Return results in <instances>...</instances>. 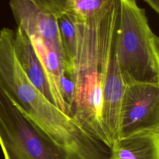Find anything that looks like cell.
<instances>
[{
	"mask_svg": "<svg viewBox=\"0 0 159 159\" xmlns=\"http://www.w3.org/2000/svg\"><path fill=\"white\" fill-rule=\"evenodd\" d=\"M119 9V0H111L89 19L83 20L72 13L76 48L67 74L75 89L71 117L109 148L112 145L102 123V90L115 45Z\"/></svg>",
	"mask_w": 159,
	"mask_h": 159,
	"instance_id": "obj_1",
	"label": "cell"
},
{
	"mask_svg": "<svg viewBox=\"0 0 159 159\" xmlns=\"http://www.w3.org/2000/svg\"><path fill=\"white\" fill-rule=\"evenodd\" d=\"M115 50L125 84H159V39L137 0H119Z\"/></svg>",
	"mask_w": 159,
	"mask_h": 159,
	"instance_id": "obj_2",
	"label": "cell"
},
{
	"mask_svg": "<svg viewBox=\"0 0 159 159\" xmlns=\"http://www.w3.org/2000/svg\"><path fill=\"white\" fill-rule=\"evenodd\" d=\"M0 147L4 159H70L18 109L1 86Z\"/></svg>",
	"mask_w": 159,
	"mask_h": 159,
	"instance_id": "obj_3",
	"label": "cell"
},
{
	"mask_svg": "<svg viewBox=\"0 0 159 159\" xmlns=\"http://www.w3.org/2000/svg\"><path fill=\"white\" fill-rule=\"evenodd\" d=\"M159 126V84H125L120 111V137Z\"/></svg>",
	"mask_w": 159,
	"mask_h": 159,
	"instance_id": "obj_4",
	"label": "cell"
},
{
	"mask_svg": "<svg viewBox=\"0 0 159 159\" xmlns=\"http://www.w3.org/2000/svg\"><path fill=\"white\" fill-rule=\"evenodd\" d=\"M9 6L17 27L29 37H39L48 42L61 58L63 65L57 17L29 0H10Z\"/></svg>",
	"mask_w": 159,
	"mask_h": 159,
	"instance_id": "obj_5",
	"label": "cell"
},
{
	"mask_svg": "<svg viewBox=\"0 0 159 159\" xmlns=\"http://www.w3.org/2000/svg\"><path fill=\"white\" fill-rule=\"evenodd\" d=\"M124 89L114 45L102 90V123L112 145L120 138V111Z\"/></svg>",
	"mask_w": 159,
	"mask_h": 159,
	"instance_id": "obj_6",
	"label": "cell"
},
{
	"mask_svg": "<svg viewBox=\"0 0 159 159\" xmlns=\"http://www.w3.org/2000/svg\"><path fill=\"white\" fill-rule=\"evenodd\" d=\"M109 151L108 159H159V126L120 137Z\"/></svg>",
	"mask_w": 159,
	"mask_h": 159,
	"instance_id": "obj_7",
	"label": "cell"
},
{
	"mask_svg": "<svg viewBox=\"0 0 159 159\" xmlns=\"http://www.w3.org/2000/svg\"><path fill=\"white\" fill-rule=\"evenodd\" d=\"M13 46L16 58L32 85L54 104L51 91L40 61L27 34L20 27L14 30Z\"/></svg>",
	"mask_w": 159,
	"mask_h": 159,
	"instance_id": "obj_8",
	"label": "cell"
},
{
	"mask_svg": "<svg viewBox=\"0 0 159 159\" xmlns=\"http://www.w3.org/2000/svg\"><path fill=\"white\" fill-rule=\"evenodd\" d=\"M35 52L43 68L54 105L70 116L68 107L61 92V78L64 73L63 61L53 47L47 41L36 37H29Z\"/></svg>",
	"mask_w": 159,
	"mask_h": 159,
	"instance_id": "obj_9",
	"label": "cell"
},
{
	"mask_svg": "<svg viewBox=\"0 0 159 159\" xmlns=\"http://www.w3.org/2000/svg\"><path fill=\"white\" fill-rule=\"evenodd\" d=\"M57 24L63 52V68L66 74L71 70L76 48V32L71 12L66 10L57 17Z\"/></svg>",
	"mask_w": 159,
	"mask_h": 159,
	"instance_id": "obj_10",
	"label": "cell"
},
{
	"mask_svg": "<svg viewBox=\"0 0 159 159\" xmlns=\"http://www.w3.org/2000/svg\"><path fill=\"white\" fill-rule=\"evenodd\" d=\"M111 0H67L66 10L85 20L98 14Z\"/></svg>",
	"mask_w": 159,
	"mask_h": 159,
	"instance_id": "obj_11",
	"label": "cell"
},
{
	"mask_svg": "<svg viewBox=\"0 0 159 159\" xmlns=\"http://www.w3.org/2000/svg\"><path fill=\"white\" fill-rule=\"evenodd\" d=\"M157 13H159V0H143Z\"/></svg>",
	"mask_w": 159,
	"mask_h": 159,
	"instance_id": "obj_12",
	"label": "cell"
}]
</instances>
